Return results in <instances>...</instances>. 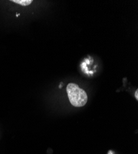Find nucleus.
<instances>
[{"mask_svg": "<svg viewBox=\"0 0 138 154\" xmlns=\"http://www.w3.org/2000/svg\"><path fill=\"white\" fill-rule=\"evenodd\" d=\"M68 99L72 106L76 107H81L87 103L88 97L86 92L78 85L70 83L66 87Z\"/></svg>", "mask_w": 138, "mask_h": 154, "instance_id": "obj_1", "label": "nucleus"}, {"mask_svg": "<svg viewBox=\"0 0 138 154\" xmlns=\"http://www.w3.org/2000/svg\"><path fill=\"white\" fill-rule=\"evenodd\" d=\"M11 2L20 5L22 6H27L30 5L33 2V1L32 0H12Z\"/></svg>", "mask_w": 138, "mask_h": 154, "instance_id": "obj_2", "label": "nucleus"}, {"mask_svg": "<svg viewBox=\"0 0 138 154\" xmlns=\"http://www.w3.org/2000/svg\"><path fill=\"white\" fill-rule=\"evenodd\" d=\"M134 96H135V97H136V100H138V90H137H137H136V92H135Z\"/></svg>", "mask_w": 138, "mask_h": 154, "instance_id": "obj_3", "label": "nucleus"}]
</instances>
